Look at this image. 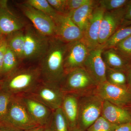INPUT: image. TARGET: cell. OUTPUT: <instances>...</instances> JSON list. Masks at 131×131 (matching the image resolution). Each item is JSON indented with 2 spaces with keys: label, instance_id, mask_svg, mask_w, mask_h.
<instances>
[{
  "label": "cell",
  "instance_id": "e0dca14e",
  "mask_svg": "<svg viewBox=\"0 0 131 131\" xmlns=\"http://www.w3.org/2000/svg\"><path fill=\"white\" fill-rule=\"evenodd\" d=\"M101 116L108 122L117 125L131 123L130 110L106 101H103Z\"/></svg>",
  "mask_w": 131,
  "mask_h": 131
},
{
  "label": "cell",
  "instance_id": "d6986e66",
  "mask_svg": "<svg viewBox=\"0 0 131 131\" xmlns=\"http://www.w3.org/2000/svg\"><path fill=\"white\" fill-rule=\"evenodd\" d=\"M98 2L89 0L86 3L69 15L74 23L83 32L94 9L98 5Z\"/></svg>",
  "mask_w": 131,
  "mask_h": 131
},
{
  "label": "cell",
  "instance_id": "6da1fadb",
  "mask_svg": "<svg viewBox=\"0 0 131 131\" xmlns=\"http://www.w3.org/2000/svg\"><path fill=\"white\" fill-rule=\"evenodd\" d=\"M68 43L56 37L50 38L48 49L39 66L41 81L60 84L65 75L64 60Z\"/></svg>",
  "mask_w": 131,
  "mask_h": 131
},
{
  "label": "cell",
  "instance_id": "9c48e42d",
  "mask_svg": "<svg viewBox=\"0 0 131 131\" xmlns=\"http://www.w3.org/2000/svg\"><path fill=\"white\" fill-rule=\"evenodd\" d=\"M55 26V37L66 43L82 39L83 32L68 14L58 13L52 18Z\"/></svg>",
  "mask_w": 131,
  "mask_h": 131
},
{
  "label": "cell",
  "instance_id": "d590c367",
  "mask_svg": "<svg viewBox=\"0 0 131 131\" xmlns=\"http://www.w3.org/2000/svg\"><path fill=\"white\" fill-rule=\"evenodd\" d=\"M131 129V123H129L118 126L114 131H130Z\"/></svg>",
  "mask_w": 131,
  "mask_h": 131
},
{
  "label": "cell",
  "instance_id": "603a6c76",
  "mask_svg": "<svg viewBox=\"0 0 131 131\" xmlns=\"http://www.w3.org/2000/svg\"><path fill=\"white\" fill-rule=\"evenodd\" d=\"M20 62V61L16 54L7 45L3 58L2 79L19 68Z\"/></svg>",
  "mask_w": 131,
  "mask_h": 131
},
{
  "label": "cell",
  "instance_id": "7c38bea8",
  "mask_svg": "<svg viewBox=\"0 0 131 131\" xmlns=\"http://www.w3.org/2000/svg\"><path fill=\"white\" fill-rule=\"evenodd\" d=\"M90 50L82 39L68 43L64 60L65 74L83 68Z\"/></svg>",
  "mask_w": 131,
  "mask_h": 131
},
{
  "label": "cell",
  "instance_id": "52a82bcc",
  "mask_svg": "<svg viewBox=\"0 0 131 131\" xmlns=\"http://www.w3.org/2000/svg\"><path fill=\"white\" fill-rule=\"evenodd\" d=\"M24 34V59L40 60L48 49L50 38L42 35L32 26H28Z\"/></svg>",
  "mask_w": 131,
  "mask_h": 131
},
{
  "label": "cell",
  "instance_id": "8d00e7d4",
  "mask_svg": "<svg viewBox=\"0 0 131 131\" xmlns=\"http://www.w3.org/2000/svg\"><path fill=\"white\" fill-rule=\"evenodd\" d=\"M127 80V86L129 89H131V66L126 72Z\"/></svg>",
  "mask_w": 131,
  "mask_h": 131
},
{
  "label": "cell",
  "instance_id": "ee69618b",
  "mask_svg": "<svg viewBox=\"0 0 131 131\" xmlns=\"http://www.w3.org/2000/svg\"><path fill=\"white\" fill-rule=\"evenodd\" d=\"M130 112H131V111H130Z\"/></svg>",
  "mask_w": 131,
  "mask_h": 131
},
{
  "label": "cell",
  "instance_id": "5bb4252c",
  "mask_svg": "<svg viewBox=\"0 0 131 131\" xmlns=\"http://www.w3.org/2000/svg\"><path fill=\"white\" fill-rule=\"evenodd\" d=\"M105 12L99 5L94 9L86 29L82 40L90 50L99 46V37L101 21Z\"/></svg>",
  "mask_w": 131,
  "mask_h": 131
},
{
  "label": "cell",
  "instance_id": "83f0119b",
  "mask_svg": "<svg viewBox=\"0 0 131 131\" xmlns=\"http://www.w3.org/2000/svg\"><path fill=\"white\" fill-rule=\"evenodd\" d=\"M130 0H100L98 5L105 11H111L119 9L127 5Z\"/></svg>",
  "mask_w": 131,
  "mask_h": 131
},
{
  "label": "cell",
  "instance_id": "d4e9b609",
  "mask_svg": "<svg viewBox=\"0 0 131 131\" xmlns=\"http://www.w3.org/2000/svg\"><path fill=\"white\" fill-rule=\"evenodd\" d=\"M106 80L111 84L119 86L128 88L126 72L106 68Z\"/></svg>",
  "mask_w": 131,
  "mask_h": 131
},
{
  "label": "cell",
  "instance_id": "8fae6325",
  "mask_svg": "<svg viewBox=\"0 0 131 131\" xmlns=\"http://www.w3.org/2000/svg\"><path fill=\"white\" fill-rule=\"evenodd\" d=\"M126 6L116 10L105 12L101 21L99 45L104 44L121 27L124 20Z\"/></svg>",
  "mask_w": 131,
  "mask_h": 131
},
{
  "label": "cell",
  "instance_id": "1f68e13d",
  "mask_svg": "<svg viewBox=\"0 0 131 131\" xmlns=\"http://www.w3.org/2000/svg\"><path fill=\"white\" fill-rule=\"evenodd\" d=\"M47 1L58 13L66 14L67 0H47Z\"/></svg>",
  "mask_w": 131,
  "mask_h": 131
},
{
  "label": "cell",
  "instance_id": "44dd1931",
  "mask_svg": "<svg viewBox=\"0 0 131 131\" xmlns=\"http://www.w3.org/2000/svg\"><path fill=\"white\" fill-rule=\"evenodd\" d=\"M7 45L15 53L19 60L24 59L25 34L22 31L15 32L8 35Z\"/></svg>",
  "mask_w": 131,
  "mask_h": 131
},
{
  "label": "cell",
  "instance_id": "cb8c5ba5",
  "mask_svg": "<svg viewBox=\"0 0 131 131\" xmlns=\"http://www.w3.org/2000/svg\"><path fill=\"white\" fill-rule=\"evenodd\" d=\"M131 35V25L121 27L118 30L107 40L100 46L103 49L112 48L115 47Z\"/></svg>",
  "mask_w": 131,
  "mask_h": 131
},
{
  "label": "cell",
  "instance_id": "9a60e30c",
  "mask_svg": "<svg viewBox=\"0 0 131 131\" xmlns=\"http://www.w3.org/2000/svg\"><path fill=\"white\" fill-rule=\"evenodd\" d=\"M19 96L34 121L39 126H47L53 111L30 96L25 95Z\"/></svg>",
  "mask_w": 131,
  "mask_h": 131
},
{
  "label": "cell",
  "instance_id": "7402d4cb",
  "mask_svg": "<svg viewBox=\"0 0 131 131\" xmlns=\"http://www.w3.org/2000/svg\"><path fill=\"white\" fill-rule=\"evenodd\" d=\"M49 131H70L61 108L52 112L47 126Z\"/></svg>",
  "mask_w": 131,
  "mask_h": 131
},
{
  "label": "cell",
  "instance_id": "60d3db41",
  "mask_svg": "<svg viewBox=\"0 0 131 131\" xmlns=\"http://www.w3.org/2000/svg\"><path fill=\"white\" fill-rule=\"evenodd\" d=\"M130 89V91L131 94V89ZM127 109H128V110H130V111H131V100L130 103V105H129V106H128V107H127Z\"/></svg>",
  "mask_w": 131,
  "mask_h": 131
},
{
  "label": "cell",
  "instance_id": "f35d334b",
  "mask_svg": "<svg viewBox=\"0 0 131 131\" xmlns=\"http://www.w3.org/2000/svg\"><path fill=\"white\" fill-rule=\"evenodd\" d=\"M131 25V21H124L122 25H121V27Z\"/></svg>",
  "mask_w": 131,
  "mask_h": 131
},
{
  "label": "cell",
  "instance_id": "3957f363",
  "mask_svg": "<svg viewBox=\"0 0 131 131\" xmlns=\"http://www.w3.org/2000/svg\"><path fill=\"white\" fill-rule=\"evenodd\" d=\"M94 91L79 96L77 128L81 131L86 130L101 116L104 101Z\"/></svg>",
  "mask_w": 131,
  "mask_h": 131
},
{
  "label": "cell",
  "instance_id": "f6af8a7d",
  "mask_svg": "<svg viewBox=\"0 0 131 131\" xmlns=\"http://www.w3.org/2000/svg\"><path fill=\"white\" fill-rule=\"evenodd\" d=\"M0 82H1V81H0ZM0 89H1V87H0Z\"/></svg>",
  "mask_w": 131,
  "mask_h": 131
},
{
  "label": "cell",
  "instance_id": "2e32d148",
  "mask_svg": "<svg viewBox=\"0 0 131 131\" xmlns=\"http://www.w3.org/2000/svg\"><path fill=\"white\" fill-rule=\"evenodd\" d=\"M25 25L23 20L8 9L7 1H0V32L3 35H8L22 30Z\"/></svg>",
  "mask_w": 131,
  "mask_h": 131
},
{
  "label": "cell",
  "instance_id": "ac0fdd59",
  "mask_svg": "<svg viewBox=\"0 0 131 131\" xmlns=\"http://www.w3.org/2000/svg\"><path fill=\"white\" fill-rule=\"evenodd\" d=\"M79 95L65 94L61 105V110L67 120L70 131L77 127Z\"/></svg>",
  "mask_w": 131,
  "mask_h": 131
},
{
  "label": "cell",
  "instance_id": "7bdbcfd3",
  "mask_svg": "<svg viewBox=\"0 0 131 131\" xmlns=\"http://www.w3.org/2000/svg\"><path fill=\"white\" fill-rule=\"evenodd\" d=\"M44 131H49V130L47 127H45L44 130Z\"/></svg>",
  "mask_w": 131,
  "mask_h": 131
},
{
  "label": "cell",
  "instance_id": "836d02e7",
  "mask_svg": "<svg viewBox=\"0 0 131 131\" xmlns=\"http://www.w3.org/2000/svg\"><path fill=\"white\" fill-rule=\"evenodd\" d=\"M0 131H24L4 122L0 123Z\"/></svg>",
  "mask_w": 131,
  "mask_h": 131
},
{
  "label": "cell",
  "instance_id": "484cf974",
  "mask_svg": "<svg viewBox=\"0 0 131 131\" xmlns=\"http://www.w3.org/2000/svg\"><path fill=\"white\" fill-rule=\"evenodd\" d=\"M25 2L49 15L52 18L58 13L49 4L47 0H27Z\"/></svg>",
  "mask_w": 131,
  "mask_h": 131
},
{
  "label": "cell",
  "instance_id": "4316f807",
  "mask_svg": "<svg viewBox=\"0 0 131 131\" xmlns=\"http://www.w3.org/2000/svg\"><path fill=\"white\" fill-rule=\"evenodd\" d=\"M118 126L101 116L86 131H114Z\"/></svg>",
  "mask_w": 131,
  "mask_h": 131
},
{
  "label": "cell",
  "instance_id": "4fadbf2b",
  "mask_svg": "<svg viewBox=\"0 0 131 131\" xmlns=\"http://www.w3.org/2000/svg\"><path fill=\"white\" fill-rule=\"evenodd\" d=\"M103 49L100 46L90 50L83 68L98 84L106 81V66L102 57Z\"/></svg>",
  "mask_w": 131,
  "mask_h": 131
},
{
  "label": "cell",
  "instance_id": "30bf717a",
  "mask_svg": "<svg viewBox=\"0 0 131 131\" xmlns=\"http://www.w3.org/2000/svg\"><path fill=\"white\" fill-rule=\"evenodd\" d=\"M19 7L39 32L48 37H55V24L51 17L25 2Z\"/></svg>",
  "mask_w": 131,
  "mask_h": 131
},
{
  "label": "cell",
  "instance_id": "d6a6232c",
  "mask_svg": "<svg viewBox=\"0 0 131 131\" xmlns=\"http://www.w3.org/2000/svg\"><path fill=\"white\" fill-rule=\"evenodd\" d=\"M7 46V39L4 37L0 46V81L2 79V72L3 58Z\"/></svg>",
  "mask_w": 131,
  "mask_h": 131
},
{
  "label": "cell",
  "instance_id": "7a4b0ae2",
  "mask_svg": "<svg viewBox=\"0 0 131 131\" xmlns=\"http://www.w3.org/2000/svg\"><path fill=\"white\" fill-rule=\"evenodd\" d=\"M41 81L39 66L19 68L0 82L1 89L12 95L28 93Z\"/></svg>",
  "mask_w": 131,
  "mask_h": 131
},
{
  "label": "cell",
  "instance_id": "74e56055",
  "mask_svg": "<svg viewBox=\"0 0 131 131\" xmlns=\"http://www.w3.org/2000/svg\"><path fill=\"white\" fill-rule=\"evenodd\" d=\"M45 127H44L39 126L34 128V129L25 131H44V130Z\"/></svg>",
  "mask_w": 131,
  "mask_h": 131
},
{
  "label": "cell",
  "instance_id": "8992f818",
  "mask_svg": "<svg viewBox=\"0 0 131 131\" xmlns=\"http://www.w3.org/2000/svg\"><path fill=\"white\" fill-rule=\"evenodd\" d=\"M64 94L60 84L41 81L32 90L25 95L37 100L53 111L61 107Z\"/></svg>",
  "mask_w": 131,
  "mask_h": 131
},
{
  "label": "cell",
  "instance_id": "b9f144b4",
  "mask_svg": "<svg viewBox=\"0 0 131 131\" xmlns=\"http://www.w3.org/2000/svg\"><path fill=\"white\" fill-rule=\"evenodd\" d=\"M81 131L80 130V129H78L77 127V128H75V129H73V130H71V131Z\"/></svg>",
  "mask_w": 131,
  "mask_h": 131
},
{
  "label": "cell",
  "instance_id": "4dcf8cb0",
  "mask_svg": "<svg viewBox=\"0 0 131 131\" xmlns=\"http://www.w3.org/2000/svg\"><path fill=\"white\" fill-rule=\"evenodd\" d=\"M89 0H67L66 14H70L86 3Z\"/></svg>",
  "mask_w": 131,
  "mask_h": 131
},
{
  "label": "cell",
  "instance_id": "ffe728a7",
  "mask_svg": "<svg viewBox=\"0 0 131 131\" xmlns=\"http://www.w3.org/2000/svg\"><path fill=\"white\" fill-rule=\"evenodd\" d=\"M102 57L107 68L126 72L131 66L127 61L113 47L103 49Z\"/></svg>",
  "mask_w": 131,
  "mask_h": 131
},
{
  "label": "cell",
  "instance_id": "ba28073f",
  "mask_svg": "<svg viewBox=\"0 0 131 131\" xmlns=\"http://www.w3.org/2000/svg\"><path fill=\"white\" fill-rule=\"evenodd\" d=\"M103 101L127 109L130 103V91L127 88L119 86L106 81L98 84L94 91Z\"/></svg>",
  "mask_w": 131,
  "mask_h": 131
},
{
  "label": "cell",
  "instance_id": "f546056e",
  "mask_svg": "<svg viewBox=\"0 0 131 131\" xmlns=\"http://www.w3.org/2000/svg\"><path fill=\"white\" fill-rule=\"evenodd\" d=\"M12 95L0 89V123L3 122L7 112Z\"/></svg>",
  "mask_w": 131,
  "mask_h": 131
},
{
  "label": "cell",
  "instance_id": "bcb514c9",
  "mask_svg": "<svg viewBox=\"0 0 131 131\" xmlns=\"http://www.w3.org/2000/svg\"><path fill=\"white\" fill-rule=\"evenodd\" d=\"M130 131H131V129H130Z\"/></svg>",
  "mask_w": 131,
  "mask_h": 131
},
{
  "label": "cell",
  "instance_id": "277c9868",
  "mask_svg": "<svg viewBox=\"0 0 131 131\" xmlns=\"http://www.w3.org/2000/svg\"><path fill=\"white\" fill-rule=\"evenodd\" d=\"M60 86L64 93L75 94L79 96L93 92L97 85L86 71L82 68L66 73Z\"/></svg>",
  "mask_w": 131,
  "mask_h": 131
},
{
  "label": "cell",
  "instance_id": "ab89813d",
  "mask_svg": "<svg viewBox=\"0 0 131 131\" xmlns=\"http://www.w3.org/2000/svg\"><path fill=\"white\" fill-rule=\"evenodd\" d=\"M3 35L0 32V46L2 42L3 39H4V37H3Z\"/></svg>",
  "mask_w": 131,
  "mask_h": 131
},
{
  "label": "cell",
  "instance_id": "5b68a950",
  "mask_svg": "<svg viewBox=\"0 0 131 131\" xmlns=\"http://www.w3.org/2000/svg\"><path fill=\"white\" fill-rule=\"evenodd\" d=\"M3 122L24 131L40 126L32 118L19 95H12Z\"/></svg>",
  "mask_w": 131,
  "mask_h": 131
},
{
  "label": "cell",
  "instance_id": "e575fe53",
  "mask_svg": "<svg viewBox=\"0 0 131 131\" xmlns=\"http://www.w3.org/2000/svg\"><path fill=\"white\" fill-rule=\"evenodd\" d=\"M124 21H131V0L127 5Z\"/></svg>",
  "mask_w": 131,
  "mask_h": 131
},
{
  "label": "cell",
  "instance_id": "f1b7e54d",
  "mask_svg": "<svg viewBox=\"0 0 131 131\" xmlns=\"http://www.w3.org/2000/svg\"><path fill=\"white\" fill-rule=\"evenodd\" d=\"M113 48L131 63V35Z\"/></svg>",
  "mask_w": 131,
  "mask_h": 131
}]
</instances>
